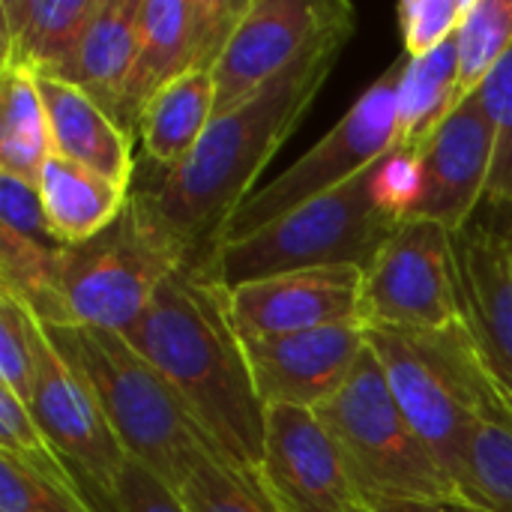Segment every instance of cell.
<instances>
[{
  "mask_svg": "<svg viewBox=\"0 0 512 512\" xmlns=\"http://www.w3.org/2000/svg\"><path fill=\"white\" fill-rule=\"evenodd\" d=\"M60 252L63 246H48L0 228V288L24 300L42 324L51 315Z\"/></svg>",
  "mask_w": 512,
  "mask_h": 512,
  "instance_id": "83f0119b",
  "label": "cell"
},
{
  "mask_svg": "<svg viewBox=\"0 0 512 512\" xmlns=\"http://www.w3.org/2000/svg\"><path fill=\"white\" fill-rule=\"evenodd\" d=\"M468 12V0H402L399 30H402V51L408 57H426L450 42L462 18Z\"/></svg>",
  "mask_w": 512,
  "mask_h": 512,
  "instance_id": "1f68e13d",
  "label": "cell"
},
{
  "mask_svg": "<svg viewBox=\"0 0 512 512\" xmlns=\"http://www.w3.org/2000/svg\"><path fill=\"white\" fill-rule=\"evenodd\" d=\"M0 456L18 462L21 468H27L30 474L54 486L90 495L84 483L78 480V474L72 471V465L60 456V450L39 429L27 402L18 399L6 387H0Z\"/></svg>",
  "mask_w": 512,
  "mask_h": 512,
  "instance_id": "4316f807",
  "label": "cell"
},
{
  "mask_svg": "<svg viewBox=\"0 0 512 512\" xmlns=\"http://www.w3.org/2000/svg\"><path fill=\"white\" fill-rule=\"evenodd\" d=\"M141 12L144 0H99L75 57L60 75L93 96L114 120L141 48Z\"/></svg>",
  "mask_w": 512,
  "mask_h": 512,
  "instance_id": "ffe728a7",
  "label": "cell"
},
{
  "mask_svg": "<svg viewBox=\"0 0 512 512\" xmlns=\"http://www.w3.org/2000/svg\"><path fill=\"white\" fill-rule=\"evenodd\" d=\"M459 45V93L474 96L512 48V0H468V12L456 33Z\"/></svg>",
  "mask_w": 512,
  "mask_h": 512,
  "instance_id": "484cf974",
  "label": "cell"
},
{
  "mask_svg": "<svg viewBox=\"0 0 512 512\" xmlns=\"http://www.w3.org/2000/svg\"><path fill=\"white\" fill-rule=\"evenodd\" d=\"M450 228L405 219L363 270L360 324L435 333L462 324Z\"/></svg>",
  "mask_w": 512,
  "mask_h": 512,
  "instance_id": "9c48e42d",
  "label": "cell"
},
{
  "mask_svg": "<svg viewBox=\"0 0 512 512\" xmlns=\"http://www.w3.org/2000/svg\"><path fill=\"white\" fill-rule=\"evenodd\" d=\"M216 120V78L213 69H198L159 90L141 114L135 138L144 156L159 168L171 171L189 159L201 144L210 123Z\"/></svg>",
  "mask_w": 512,
  "mask_h": 512,
  "instance_id": "7402d4cb",
  "label": "cell"
},
{
  "mask_svg": "<svg viewBox=\"0 0 512 512\" xmlns=\"http://www.w3.org/2000/svg\"><path fill=\"white\" fill-rule=\"evenodd\" d=\"M348 12V0H249L213 66L216 117L276 81Z\"/></svg>",
  "mask_w": 512,
  "mask_h": 512,
  "instance_id": "7c38bea8",
  "label": "cell"
},
{
  "mask_svg": "<svg viewBox=\"0 0 512 512\" xmlns=\"http://www.w3.org/2000/svg\"><path fill=\"white\" fill-rule=\"evenodd\" d=\"M315 417L342 450L369 507L414 504L465 510L453 474L396 405L369 345L348 384Z\"/></svg>",
  "mask_w": 512,
  "mask_h": 512,
  "instance_id": "5b68a950",
  "label": "cell"
},
{
  "mask_svg": "<svg viewBox=\"0 0 512 512\" xmlns=\"http://www.w3.org/2000/svg\"><path fill=\"white\" fill-rule=\"evenodd\" d=\"M36 186L42 195L48 228L63 246H75L102 234L123 213L132 195L129 186H120L54 153L45 162Z\"/></svg>",
  "mask_w": 512,
  "mask_h": 512,
  "instance_id": "44dd1931",
  "label": "cell"
},
{
  "mask_svg": "<svg viewBox=\"0 0 512 512\" xmlns=\"http://www.w3.org/2000/svg\"><path fill=\"white\" fill-rule=\"evenodd\" d=\"M180 267H186L180 249L132 192L102 234L63 246L45 327H96L123 336Z\"/></svg>",
  "mask_w": 512,
  "mask_h": 512,
  "instance_id": "52a82bcc",
  "label": "cell"
},
{
  "mask_svg": "<svg viewBox=\"0 0 512 512\" xmlns=\"http://www.w3.org/2000/svg\"><path fill=\"white\" fill-rule=\"evenodd\" d=\"M51 153L36 75L21 66H0V174L39 183Z\"/></svg>",
  "mask_w": 512,
  "mask_h": 512,
  "instance_id": "d4e9b609",
  "label": "cell"
},
{
  "mask_svg": "<svg viewBox=\"0 0 512 512\" xmlns=\"http://www.w3.org/2000/svg\"><path fill=\"white\" fill-rule=\"evenodd\" d=\"M123 336L168 381L222 462L261 489L267 405L231 324L225 288L180 267Z\"/></svg>",
  "mask_w": 512,
  "mask_h": 512,
  "instance_id": "7a4b0ae2",
  "label": "cell"
},
{
  "mask_svg": "<svg viewBox=\"0 0 512 512\" xmlns=\"http://www.w3.org/2000/svg\"><path fill=\"white\" fill-rule=\"evenodd\" d=\"M0 512H102L99 504L63 486H54L18 462L0 456Z\"/></svg>",
  "mask_w": 512,
  "mask_h": 512,
  "instance_id": "4dcf8cb0",
  "label": "cell"
},
{
  "mask_svg": "<svg viewBox=\"0 0 512 512\" xmlns=\"http://www.w3.org/2000/svg\"><path fill=\"white\" fill-rule=\"evenodd\" d=\"M366 345L396 405L456 480L492 381L465 324L435 333L366 327Z\"/></svg>",
  "mask_w": 512,
  "mask_h": 512,
  "instance_id": "8992f818",
  "label": "cell"
},
{
  "mask_svg": "<svg viewBox=\"0 0 512 512\" xmlns=\"http://www.w3.org/2000/svg\"><path fill=\"white\" fill-rule=\"evenodd\" d=\"M261 489L279 512H363L342 450L303 408H267Z\"/></svg>",
  "mask_w": 512,
  "mask_h": 512,
  "instance_id": "5bb4252c",
  "label": "cell"
},
{
  "mask_svg": "<svg viewBox=\"0 0 512 512\" xmlns=\"http://www.w3.org/2000/svg\"><path fill=\"white\" fill-rule=\"evenodd\" d=\"M441 512H468V510H441Z\"/></svg>",
  "mask_w": 512,
  "mask_h": 512,
  "instance_id": "8d00e7d4",
  "label": "cell"
},
{
  "mask_svg": "<svg viewBox=\"0 0 512 512\" xmlns=\"http://www.w3.org/2000/svg\"><path fill=\"white\" fill-rule=\"evenodd\" d=\"M108 512H186L177 492L138 462H126Z\"/></svg>",
  "mask_w": 512,
  "mask_h": 512,
  "instance_id": "e575fe53",
  "label": "cell"
},
{
  "mask_svg": "<svg viewBox=\"0 0 512 512\" xmlns=\"http://www.w3.org/2000/svg\"><path fill=\"white\" fill-rule=\"evenodd\" d=\"M246 6L249 0H144L141 48L117 111V123L132 138L159 90L216 66Z\"/></svg>",
  "mask_w": 512,
  "mask_h": 512,
  "instance_id": "8fae6325",
  "label": "cell"
},
{
  "mask_svg": "<svg viewBox=\"0 0 512 512\" xmlns=\"http://www.w3.org/2000/svg\"><path fill=\"white\" fill-rule=\"evenodd\" d=\"M459 105H462V93H459L456 36L426 57L405 54L399 90H396L399 150L417 159Z\"/></svg>",
  "mask_w": 512,
  "mask_h": 512,
  "instance_id": "603a6c76",
  "label": "cell"
},
{
  "mask_svg": "<svg viewBox=\"0 0 512 512\" xmlns=\"http://www.w3.org/2000/svg\"><path fill=\"white\" fill-rule=\"evenodd\" d=\"M186 512H279L264 489L249 483L219 456L201 459L177 489Z\"/></svg>",
  "mask_w": 512,
  "mask_h": 512,
  "instance_id": "f546056e",
  "label": "cell"
},
{
  "mask_svg": "<svg viewBox=\"0 0 512 512\" xmlns=\"http://www.w3.org/2000/svg\"><path fill=\"white\" fill-rule=\"evenodd\" d=\"M405 54H399L387 72H381L345 111V117L288 171L258 186L255 195L231 216L219 234V246L240 243L270 222L294 213L297 207L345 186L357 174L369 171L375 162L390 156L399 147V114L396 90L402 75ZM216 255V252H213Z\"/></svg>",
  "mask_w": 512,
  "mask_h": 512,
  "instance_id": "ba28073f",
  "label": "cell"
},
{
  "mask_svg": "<svg viewBox=\"0 0 512 512\" xmlns=\"http://www.w3.org/2000/svg\"><path fill=\"white\" fill-rule=\"evenodd\" d=\"M492 168L495 126L480 93H474L417 156V186L408 219L459 231L489 198Z\"/></svg>",
  "mask_w": 512,
  "mask_h": 512,
  "instance_id": "9a60e30c",
  "label": "cell"
},
{
  "mask_svg": "<svg viewBox=\"0 0 512 512\" xmlns=\"http://www.w3.org/2000/svg\"><path fill=\"white\" fill-rule=\"evenodd\" d=\"M462 324L495 387L512 402V204L483 207L450 234Z\"/></svg>",
  "mask_w": 512,
  "mask_h": 512,
  "instance_id": "30bf717a",
  "label": "cell"
},
{
  "mask_svg": "<svg viewBox=\"0 0 512 512\" xmlns=\"http://www.w3.org/2000/svg\"><path fill=\"white\" fill-rule=\"evenodd\" d=\"M444 507H414V504H387V507H366L363 512H441Z\"/></svg>",
  "mask_w": 512,
  "mask_h": 512,
  "instance_id": "d590c367",
  "label": "cell"
},
{
  "mask_svg": "<svg viewBox=\"0 0 512 512\" xmlns=\"http://www.w3.org/2000/svg\"><path fill=\"white\" fill-rule=\"evenodd\" d=\"M477 93L495 126V168L489 201L512 204V48Z\"/></svg>",
  "mask_w": 512,
  "mask_h": 512,
  "instance_id": "d6a6232c",
  "label": "cell"
},
{
  "mask_svg": "<svg viewBox=\"0 0 512 512\" xmlns=\"http://www.w3.org/2000/svg\"><path fill=\"white\" fill-rule=\"evenodd\" d=\"M456 483L468 512H512V402L495 381H489L486 411L468 441Z\"/></svg>",
  "mask_w": 512,
  "mask_h": 512,
  "instance_id": "cb8c5ba5",
  "label": "cell"
},
{
  "mask_svg": "<svg viewBox=\"0 0 512 512\" xmlns=\"http://www.w3.org/2000/svg\"><path fill=\"white\" fill-rule=\"evenodd\" d=\"M60 357L84 378L126 456L177 492L207 456H219L168 381L126 342L96 327H45ZM222 459V456H219Z\"/></svg>",
  "mask_w": 512,
  "mask_h": 512,
  "instance_id": "277c9868",
  "label": "cell"
},
{
  "mask_svg": "<svg viewBox=\"0 0 512 512\" xmlns=\"http://www.w3.org/2000/svg\"><path fill=\"white\" fill-rule=\"evenodd\" d=\"M48 114L51 150L60 159L84 165L120 186L132 189L135 138L81 87L63 78H36Z\"/></svg>",
  "mask_w": 512,
  "mask_h": 512,
  "instance_id": "ac0fdd59",
  "label": "cell"
},
{
  "mask_svg": "<svg viewBox=\"0 0 512 512\" xmlns=\"http://www.w3.org/2000/svg\"><path fill=\"white\" fill-rule=\"evenodd\" d=\"M0 228H9L21 237L39 240L48 246H63L48 228L39 186L12 174H0Z\"/></svg>",
  "mask_w": 512,
  "mask_h": 512,
  "instance_id": "836d02e7",
  "label": "cell"
},
{
  "mask_svg": "<svg viewBox=\"0 0 512 512\" xmlns=\"http://www.w3.org/2000/svg\"><path fill=\"white\" fill-rule=\"evenodd\" d=\"M99 0H0V66L60 78Z\"/></svg>",
  "mask_w": 512,
  "mask_h": 512,
  "instance_id": "d6986e66",
  "label": "cell"
},
{
  "mask_svg": "<svg viewBox=\"0 0 512 512\" xmlns=\"http://www.w3.org/2000/svg\"><path fill=\"white\" fill-rule=\"evenodd\" d=\"M27 408L48 441L72 465L99 510L108 512L129 456L120 447L84 378L51 345L48 330L39 348L36 381Z\"/></svg>",
  "mask_w": 512,
  "mask_h": 512,
  "instance_id": "4fadbf2b",
  "label": "cell"
},
{
  "mask_svg": "<svg viewBox=\"0 0 512 512\" xmlns=\"http://www.w3.org/2000/svg\"><path fill=\"white\" fill-rule=\"evenodd\" d=\"M417 186V159L393 150L345 186L297 207L240 243L219 246L204 273L219 288L315 270H366L408 219Z\"/></svg>",
  "mask_w": 512,
  "mask_h": 512,
  "instance_id": "3957f363",
  "label": "cell"
},
{
  "mask_svg": "<svg viewBox=\"0 0 512 512\" xmlns=\"http://www.w3.org/2000/svg\"><path fill=\"white\" fill-rule=\"evenodd\" d=\"M360 267H315L225 288L231 324L243 342L360 321Z\"/></svg>",
  "mask_w": 512,
  "mask_h": 512,
  "instance_id": "e0dca14e",
  "label": "cell"
},
{
  "mask_svg": "<svg viewBox=\"0 0 512 512\" xmlns=\"http://www.w3.org/2000/svg\"><path fill=\"white\" fill-rule=\"evenodd\" d=\"M246 360L267 408L318 411L354 375L366 354V327L360 321L321 330L249 339Z\"/></svg>",
  "mask_w": 512,
  "mask_h": 512,
  "instance_id": "2e32d148",
  "label": "cell"
},
{
  "mask_svg": "<svg viewBox=\"0 0 512 512\" xmlns=\"http://www.w3.org/2000/svg\"><path fill=\"white\" fill-rule=\"evenodd\" d=\"M45 342V324L15 294L0 288V387L18 399H30L36 381L39 348Z\"/></svg>",
  "mask_w": 512,
  "mask_h": 512,
  "instance_id": "f1b7e54d",
  "label": "cell"
},
{
  "mask_svg": "<svg viewBox=\"0 0 512 512\" xmlns=\"http://www.w3.org/2000/svg\"><path fill=\"white\" fill-rule=\"evenodd\" d=\"M351 33L354 12L339 18L276 81L219 114L186 162L162 171L153 186L132 189L189 270L210 264L219 234L255 195L258 177L318 99Z\"/></svg>",
  "mask_w": 512,
  "mask_h": 512,
  "instance_id": "6da1fadb",
  "label": "cell"
}]
</instances>
